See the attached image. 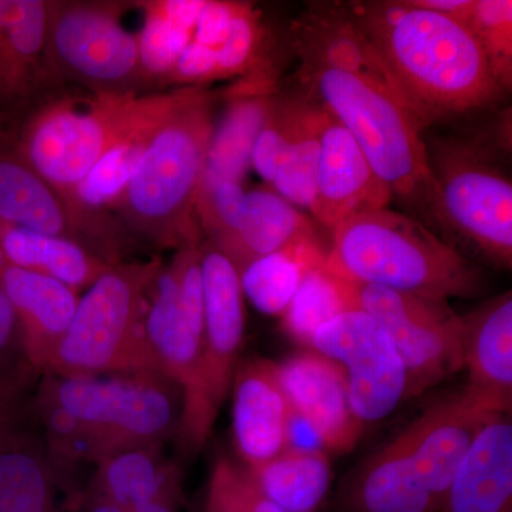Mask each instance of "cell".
<instances>
[{"label": "cell", "instance_id": "cell-1", "mask_svg": "<svg viewBox=\"0 0 512 512\" xmlns=\"http://www.w3.org/2000/svg\"><path fill=\"white\" fill-rule=\"evenodd\" d=\"M299 43L313 101L352 134L393 198L443 228L423 127L348 12L312 13L299 28Z\"/></svg>", "mask_w": 512, "mask_h": 512}, {"label": "cell", "instance_id": "cell-2", "mask_svg": "<svg viewBox=\"0 0 512 512\" xmlns=\"http://www.w3.org/2000/svg\"><path fill=\"white\" fill-rule=\"evenodd\" d=\"M348 15L421 127L481 109L501 93L483 47L460 20L413 0L357 3Z\"/></svg>", "mask_w": 512, "mask_h": 512}, {"label": "cell", "instance_id": "cell-3", "mask_svg": "<svg viewBox=\"0 0 512 512\" xmlns=\"http://www.w3.org/2000/svg\"><path fill=\"white\" fill-rule=\"evenodd\" d=\"M191 89L124 94L84 90L83 96L59 90L20 123L9 140L10 150L74 210L83 212L74 205V190L94 165L136 128L177 109Z\"/></svg>", "mask_w": 512, "mask_h": 512}, {"label": "cell", "instance_id": "cell-4", "mask_svg": "<svg viewBox=\"0 0 512 512\" xmlns=\"http://www.w3.org/2000/svg\"><path fill=\"white\" fill-rule=\"evenodd\" d=\"M212 96L192 87L187 99L157 128L113 210L130 229L161 248L200 245L197 198L214 133Z\"/></svg>", "mask_w": 512, "mask_h": 512}, {"label": "cell", "instance_id": "cell-5", "mask_svg": "<svg viewBox=\"0 0 512 512\" xmlns=\"http://www.w3.org/2000/svg\"><path fill=\"white\" fill-rule=\"evenodd\" d=\"M325 268L356 284L444 299L470 298L480 271L456 248L409 214L384 208L332 229Z\"/></svg>", "mask_w": 512, "mask_h": 512}, {"label": "cell", "instance_id": "cell-6", "mask_svg": "<svg viewBox=\"0 0 512 512\" xmlns=\"http://www.w3.org/2000/svg\"><path fill=\"white\" fill-rule=\"evenodd\" d=\"M163 262L111 265L79 299L70 328L47 366L49 375L83 379L160 373L144 329L147 293Z\"/></svg>", "mask_w": 512, "mask_h": 512}, {"label": "cell", "instance_id": "cell-7", "mask_svg": "<svg viewBox=\"0 0 512 512\" xmlns=\"http://www.w3.org/2000/svg\"><path fill=\"white\" fill-rule=\"evenodd\" d=\"M36 394L79 421L94 466L126 448L163 444L177 434L183 390L156 372L70 379L42 375Z\"/></svg>", "mask_w": 512, "mask_h": 512}, {"label": "cell", "instance_id": "cell-8", "mask_svg": "<svg viewBox=\"0 0 512 512\" xmlns=\"http://www.w3.org/2000/svg\"><path fill=\"white\" fill-rule=\"evenodd\" d=\"M204 336L194 379L183 393L177 440L187 456L210 439L231 392L245 335L244 293L239 272L220 249L201 245Z\"/></svg>", "mask_w": 512, "mask_h": 512}, {"label": "cell", "instance_id": "cell-9", "mask_svg": "<svg viewBox=\"0 0 512 512\" xmlns=\"http://www.w3.org/2000/svg\"><path fill=\"white\" fill-rule=\"evenodd\" d=\"M131 5L52 0L47 50L62 86L72 84L90 93H143L137 37L121 23Z\"/></svg>", "mask_w": 512, "mask_h": 512}, {"label": "cell", "instance_id": "cell-10", "mask_svg": "<svg viewBox=\"0 0 512 512\" xmlns=\"http://www.w3.org/2000/svg\"><path fill=\"white\" fill-rule=\"evenodd\" d=\"M348 284L353 308L376 319L402 357L407 397L463 369V322L447 301L382 286Z\"/></svg>", "mask_w": 512, "mask_h": 512}, {"label": "cell", "instance_id": "cell-11", "mask_svg": "<svg viewBox=\"0 0 512 512\" xmlns=\"http://www.w3.org/2000/svg\"><path fill=\"white\" fill-rule=\"evenodd\" d=\"M439 185L443 228L476 245L497 264H512V185L476 148L447 146L430 158Z\"/></svg>", "mask_w": 512, "mask_h": 512}, {"label": "cell", "instance_id": "cell-12", "mask_svg": "<svg viewBox=\"0 0 512 512\" xmlns=\"http://www.w3.org/2000/svg\"><path fill=\"white\" fill-rule=\"evenodd\" d=\"M309 348L345 369L350 404L363 424L386 419L407 397V372L389 333L362 309L330 319Z\"/></svg>", "mask_w": 512, "mask_h": 512}, {"label": "cell", "instance_id": "cell-13", "mask_svg": "<svg viewBox=\"0 0 512 512\" xmlns=\"http://www.w3.org/2000/svg\"><path fill=\"white\" fill-rule=\"evenodd\" d=\"M144 329L161 375L190 387L204 336L201 244L178 249L147 293Z\"/></svg>", "mask_w": 512, "mask_h": 512}, {"label": "cell", "instance_id": "cell-14", "mask_svg": "<svg viewBox=\"0 0 512 512\" xmlns=\"http://www.w3.org/2000/svg\"><path fill=\"white\" fill-rule=\"evenodd\" d=\"M0 220L77 242L110 265L121 262L123 225L109 215L74 210L12 150H0Z\"/></svg>", "mask_w": 512, "mask_h": 512}, {"label": "cell", "instance_id": "cell-15", "mask_svg": "<svg viewBox=\"0 0 512 512\" xmlns=\"http://www.w3.org/2000/svg\"><path fill=\"white\" fill-rule=\"evenodd\" d=\"M52 0H0V138L9 141L20 123L64 89L47 50Z\"/></svg>", "mask_w": 512, "mask_h": 512}, {"label": "cell", "instance_id": "cell-16", "mask_svg": "<svg viewBox=\"0 0 512 512\" xmlns=\"http://www.w3.org/2000/svg\"><path fill=\"white\" fill-rule=\"evenodd\" d=\"M393 200L352 134L323 109L316 197L311 212L330 231L357 215L384 210Z\"/></svg>", "mask_w": 512, "mask_h": 512}, {"label": "cell", "instance_id": "cell-17", "mask_svg": "<svg viewBox=\"0 0 512 512\" xmlns=\"http://www.w3.org/2000/svg\"><path fill=\"white\" fill-rule=\"evenodd\" d=\"M495 416L461 390L431 404L400 433L417 473L440 508L458 467Z\"/></svg>", "mask_w": 512, "mask_h": 512}, {"label": "cell", "instance_id": "cell-18", "mask_svg": "<svg viewBox=\"0 0 512 512\" xmlns=\"http://www.w3.org/2000/svg\"><path fill=\"white\" fill-rule=\"evenodd\" d=\"M286 400L318 429L326 451L349 453L365 424L350 404L345 369L315 350H305L278 365Z\"/></svg>", "mask_w": 512, "mask_h": 512}, {"label": "cell", "instance_id": "cell-19", "mask_svg": "<svg viewBox=\"0 0 512 512\" xmlns=\"http://www.w3.org/2000/svg\"><path fill=\"white\" fill-rule=\"evenodd\" d=\"M232 427L244 467L272 460L285 450L288 400L278 363L264 357L239 360L232 382Z\"/></svg>", "mask_w": 512, "mask_h": 512}, {"label": "cell", "instance_id": "cell-20", "mask_svg": "<svg viewBox=\"0 0 512 512\" xmlns=\"http://www.w3.org/2000/svg\"><path fill=\"white\" fill-rule=\"evenodd\" d=\"M464 392L491 413L511 414L512 295L501 293L461 318Z\"/></svg>", "mask_w": 512, "mask_h": 512}, {"label": "cell", "instance_id": "cell-21", "mask_svg": "<svg viewBox=\"0 0 512 512\" xmlns=\"http://www.w3.org/2000/svg\"><path fill=\"white\" fill-rule=\"evenodd\" d=\"M0 284L18 315L30 366L43 375L70 328L79 291L50 276L10 266H0Z\"/></svg>", "mask_w": 512, "mask_h": 512}, {"label": "cell", "instance_id": "cell-22", "mask_svg": "<svg viewBox=\"0 0 512 512\" xmlns=\"http://www.w3.org/2000/svg\"><path fill=\"white\" fill-rule=\"evenodd\" d=\"M439 512H512L511 414H498L481 431Z\"/></svg>", "mask_w": 512, "mask_h": 512}, {"label": "cell", "instance_id": "cell-23", "mask_svg": "<svg viewBox=\"0 0 512 512\" xmlns=\"http://www.w3.org/2000/svg\"><path fill=\"white\" fill-rule=\"evenodd\" d=\"M349 512H439L403 437H394L363 461L345 491Z\"/></svg>", "mask_w": 512, "mask_h": 512}, {"label": "cell", "instance_id": "cell-24", "mask_svg": "<svg viewBox=\"0 0 512 512\" xmlns=\"http://www.w3.org/2000/svg\"><path fill=\"white\" fill-rule=\"evenodd\" d=\"M0 266L50 276L80 291L111 265L77 242L0 220Z\"/></svg>", "mask_w": 512, "mask_h": 512}, {"label": "cell", "instance_id": "cell-25", "mask_svg": "<svg viewBox=\"0 0 512 512\" xmlns=\"http://www.w3.org/2000/svg\"><path fill=\"white\" fill-rule=\"evenodd\" d=\"M271 99L269 94L254 92L239 94L229 103L212 133L202 168L197 204L218 185L228 181L242 184L247 177L255 140L264 124Z\"/></svg>", "mask_w": 512, "mask_h": 512}, {"label": "cell", "instance_id": "cell-26", "mask_svg": "<svg viewBox=\"0 0 512 512\" xmlns=\"http://www.w3.org/2000/svg\"><path fill=\"white\" fill-rule=\"evenodd\" d=\"M311 237H315L311 224L291 202L274 190L258 188L247 191L238 231L231 241L218 249L241 272L255 259Z\"/></svg>", "mask_w": 512, "mask_h": 512}, {"label": "cell", "instance_id": "cell-27", "mask_svg": "<svg viewBox=\"0 0 512 512\" xmlns=\"http://www.w3.org/2000/svg\"><path fill=\"white\" fill-rule=\"evenodd\" d=\"M181 474L183 467L165 458L163 444H148L101 458L82 491L133 511L157 497Z\"/></svg>", "mask_w": 512, "mask_h": 512}, {"label": "cell", "instance_id": "cell-28", "mask_svg": "<svg viewBox=\"0 0 512 512\" xmlns=\"http://www.w3.org/2000/svg\"><path fill=\"white\" fill-rule=\"evenodd\" d=\"M46 444L26 431L0 453V512H66Z\"/></svg>", "mask_w": 512, "mask_h": 512}, {"label": "cell", "instance_id": "cell-29", "mask_svg": "<svg viewBox=\"0 0 512 512\" xmlns=\"http://www.w3.org/2000/svg\"><path fill=\"white\" fill-rule=\"evenodd\" d=\"M325 258L315 237L293 242L245 266L239 272L242 293L259 312L282 316L305 276L325 265Z\"/></svg>", "mask_w": 512, "mask_h": 512}, {"label": "cell", "instance_id": "cell-30", "mask_svg": "<svg viewBox=\"0 0 512 512\" xmlns=\"http://www.w3.org/2000/svg\"><path fill=\"white\" fill-rule=\"evenodd\" d=\"M249 476L285 512H316L330 487L329 454L282 451L255 467H245Z\"/></svg>", "mask_w": 512, "mask_h": 512}, {"label": "cell", "instance_id": "cell-31", "mask_svg": "<svg viewBox=\"0 0 512 512\" xmlns=\"http://www.w3.org/2000/svg\"><path fill=\"white\" fill-rule=\"evenodd\" d=\"M170 114L136 128L94 165L74 190V205L80 211L86 214H107L106 210H113L136 173L157 128Z\"/></svg>", "mask_w": 512, "mask_h": 512}, {"label": "cell", "instance_id": "cell-32", "mask_svg": "<svg viewBox=\"0 0 512 512\" xmlns=\"http://www.w3.org/2000/svg\"><path fill=\"white\" fill-rule=\"evenodd\" d=\"M323 109L315 101H299L295 131L278 165L271 187L293 207L311 211L316 197Z\"/></svg>", "mask_w": 512, "mask_h": 512}, {"label": "cell", "instance_id": "cell-33", "mask_svg": "<svg viewBox=\"0 0 512 512\" xmlns=\"http://www.w3.org/2000/svg\"><path fill=\"white\" fill-rule=\"evenodd\" d=\"M352 309L355 308L348 281L333 275L322 265L303 279L288 308L282 313V328L293 342L309 348L313 333L320 326Z\"/></svg>", "mask_w": 512, "mask_h": 512}, {"label": "cell", "instance_id": "cell-34", "mask_svg": "<svg viewBox=\"0 0 512 512\" xmlns=\"http://www.w3.org/2000/svg\"><path fill=\"white\" fill-rule=\"evenodd\" d=\"M483 47L501 90L512 79V2L511 0H473L464 19Z\"/></svg>", "mask_w": 512, "mask_h": 512}, {"label": "cell", "instance_id": "cell-35", "mask_svg": "<svg viewBox=\"0 0 512 512\" xmlns=\"http://www.w3.org/2000/svg\"><path fill=\"white\" fill-rule=\"evenodd\" d=\"M143 13V28L136 35L141 79L144 87L165 84L178 57L194 39V33L168 25L146 10Z\"/></svg>", "mask_w": 512, "mask_h": 512}, {"label": "cell", "instance_id": "cell-36", "mask_svg": "<svg viewBox=\"0 0 512 512\" xmlns=\"http://www.w3.org/2000/svg\"><path fill=\"white\" fill-rule=\"evenodd\" d=\"M299 101L271 99L269 103L251 160V167L266 184H272L278 165L291 143L298 119Z\"/></svg>", "mask_w": 512, "mask_h": 512}, {"label": "cell", "instance_id": "cell-37", "mask_svg": "<svg viewBox=\"0 0 512 512\" xmlns=\"http://www.w3.org/2000/svg\"><path fill=\"white\" fill-rule=\"evenodd\" d=\"M37 376L26 356L18 315L0 284V379L28 389Z\"/></svg>", "mask_w": 512, "mask_h": 512}, {"label": "cell", "instance_id": "cell-38", "mask_svg": "<svg viewBox=\"0 0 512 512\" xmlns=\"http://www.w3.org/2000/svg\"><path fill=\"white\" fill-rule=\"evenodd\" d=\"M258 43V19L251 6L241 3L227 40L217 49L221 77L244 73L254 62Z\"/></svg>", "mask_w": 512, "mask_h": 512}, {"label": "cell", "instance_id": "cell-39", "mask_svg": "<svg viewBox=\"0 0 512 512\" xmlns=\"http://www.w3.org/2000/svg\"><path fill=\"white\" fill-rule=\"evenodd\" d=\"M205 512H252L244 467L227 457L218 458L208 483Z\"/></svg>", "mask_w": 512, "mask_h": 512}, {"label": "cell", "instance_id": "cell-40", "mask_svg": "<svg viewBox=\"0 0 512 512\" xmlns=\"http://www.w3.org/2000/svg\"><path fill=\"white\" fill-rule=\"evenodd\" d=\"M221 77L217 49L192 40L177 59L167 83L184 87H201V84Z\"/></svg>", "mask_w": 512, "mask_h": 512}, {"label": "cell", "instance_id": "cell-41", "mask_svg": "<svg viewBox=\"0 0 512 512\" xmlns=\"http://www.w3.org/2000/svg\"><path fill=\"white\" fill-rule=\"evenodd\" d=\"M26 389L0 379V453L28 430Z\"/></svg>", "mask_w": 512, "mask_h": 512}, {"label": "cell", "instance_id": "cell-42", "mask_svg": "<svg viewBox=\"0 0 512 512\" xmlns=\"http://www.w3.org/2000/svg\"><path fill=\"white\" fill-rule=\"evenodd\" d=\"M239 8L241 3L221 2V0L205 2L192 40L212 49H220L231 32L232 22Z\"/></svg>", "mask_w": 512, "mask_h": 512}, {"label": "cell", "instance_id": "cell-43", "mask_svg": "<svg viewBox=\"0 0 512 512\" xmlns=\"http://www.w3.org/2000/svg\"><path fill=\"white\" fill-rule=\"evenodd\" d=\"M205 2L207 0H147L137 2L136 5L153 13L168 25L194 33Z\"/></svg>", "mask_w": 512, "mask_h": 512}, {"label": "cell", "instance_id": "cell-44", "mask_svg": "<svg viewBox=\"0 0 512 512\" xmlns=\"http://www.w3.org/2000/svg\"><path fill=\"white\" fill-rule=\"evenodd\" d=\"M285 450L328 454L318 429L289 403L285 421Z\"/></svg>", "mask_w": 512, "mask_h": 512}, {"label": "cell", "instance_id": "cell-45", "mask_svg": "<svg viewBox=\"0 0 512 512\" xmlns=\"http://www.w3.org/2000/svg\"><path fill=\"white\" fill-rule=\"evenodd\" d=\"M184 503V474L175 477L157 497L131 512H180Z\"/></svg>", "mask_w": 512, "mask_h": 512}, {"label": "cell", "instance_id": "cell-46", "mask_svg": "<svg viewBox=\"0 0 512 512\" xmlns=\"http://www.w3.org/2000/svg\"><path fill=\"white\" fill-rule=\"evenodd\" d=\"M245 468V467H244ZM248 474V471H247ZM248 497L249 503H251L252 512H285L279 505H276L274 501L269 500L268 497L261 490L258 485L252 480L248 474Z\"/></svg>", "mask_w": 512, "mask_h": 512}]
</instances>
